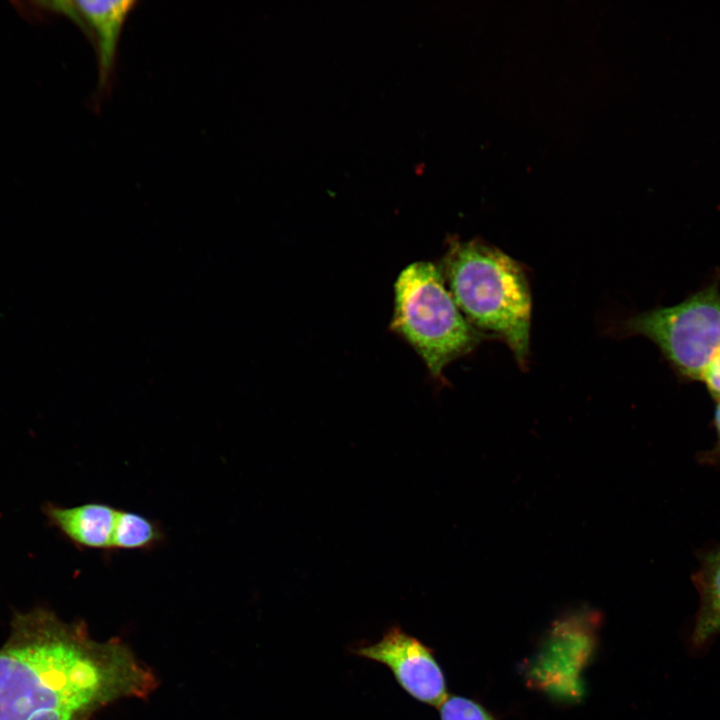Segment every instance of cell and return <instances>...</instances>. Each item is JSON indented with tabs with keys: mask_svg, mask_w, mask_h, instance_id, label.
Returning <instances> with one entry per match:
<instances>
[{
	"mask_svg": "<svg viewBox=\"0 0 720 720\" xmlns=\"http://www.w3.org/2000/svg\"><path fill=\"white\" fill-rule=\"evenodd\" d=\"M154 672L121 639L37 608L17 614L0 648V720H89L123 698L149 696Z\"/></svg>",
	"mask_w": 720,
	"mask_h": 720,
	"instance_id": "6da1fadb",
	"label": "cell"
},
{
	"mask_svg": "<svg viewBox=\"0 0 720 720\" xmlns=\"http://www.w3.org/2000/svg\"><path fill=\"white\" fill-rule=\"evenodd\" d=\"M444 278L466 320L478 331L502 339L519 365L527 362L531 296L521 266L479 241H452Z\"/></svg>",
	"mask_w": 720,
	"mask_h": 720,
	"instance_id": "7a4b0ae2",
	"label": "cell"
},
{
	"mask_svg": "<svg viewBox=\"0 0 720 720\" xmlns=\"http://www.w3.org/2000/svg\"><path fill=\"white\" fill-rule=\"evenodd\" d=\"M394 290L391 327L416 350L433 376L441 375L485 336L463 316L433 263L419 261L405 267Z\"/></svg>",
	"mask_w": 720,
	"mask_h": 720,
	"instance_id": "3957f363",
	"label": "cell"
},
{
	"mask_svg": "<svg viewBox=\"0 0 720 720\" xmlns=\"http://www.w3.org/2000/svg\"><path fill=\"white\" fill-rule=\"evenodd\" d=\"M623 329L650 339L677 375L700 381L720 350V290L711 283L678 304L629 318Z\"/></svg>",
	"mask_w": 720,
	"mask_h": 720,
	"instance_id": "277c9868",
	"label": "cell"
},
{
	"mask_svg": "<svg viewBox=\"0 0 720 720\" xmlns=\"http://www.w3.org/2000/svg\"><path fill=\"white\" fill-rule=\"evenodd\" d=\"M353 653L386 665L413 698L440 707L447 699L445 677L433 650L399 626L390 627L376 643Z\"/></svg>",
	"mask_w": 720,
	"mask_h": 720,
	"instance_id": "5b68a950",
	"label": "cell"
},
{
	"mask_svg": "<svg viewBox=\"0 0 720 720\" xmlns=\"http://www.w3.org/2000/svg\"><path fill=\"white\" fill-rule=\"evenodd\" d=\"M117 508L105 502H90L73 507L48 504L50 521L79 548L111 553Z\"/></svg>",
	"mask_w": 720,
	"mask_h": 720,
	"instance_id": "8992f818",
	"label": "cell"
},
{
	"mask_svg": "<svg viewBox=\"0 0 720 720\" xmlns=\"http://www.w3.org/2000/svg\"><path fill=\"white\" fill-rule=\"evenodd\" d=\"M134 5V1L127 0H78L58 3V9L72 16H81L95 33L101 87L105 88L109 81L121 31Z\"/></svg>",
	"mask_w": 720,
	"mask_h": 720,
	"instance_id": "52a82bcc",
	"label": "cell"
},
{
	"mask_svg": "<svg viewBox=\"0 0 720 720\" xmlns=\"http://www.w3.org/2000/svg\"><path fill=\"white\" fill-rule=\"evenodd\" d=\"M694 584L700 595V607L691 639L695 646H701L720 633V548L704 556Z\"/></svg>",
	"mask_w": 720,
	"mask_h": 720,
	"instance_id": "ba28073f",
	"label": "cell"
},
{
	"mask_svg": "<svg viewBox=\"0 0 720 720\" xmlns=\"http://www.w3.org/2000/svg\"><path fill=\"white\" fill-rule=\"evenodd\" d=\"M166 541L162 524L135 511L117 509L112 552H149L159 548Z\"/></svg>",
	"mask_w": 720,
	"mask_h": 720,
	"instance_id": "9c48e42d",
	"label": "cell"
},
{
	"mask_svg": "<svg viewBox=\"0 0 720 720\" xmlns=\"http://www.w3.org/2000/svg\"><path fill=\"white\" fill-rule=\"evenodd\" d=\"M439 708L441 720H494L482 705L459 695L447 697Z\"/></svg>",
	"mask_w": 720,
	"mask_h": 720,
	"instance_id": "30bf717a",
	"label": "cell"
},
{
	"mask_svg": "<svg viewBox=\"0 0 720 720\" xmlns=\"http://www.w3.org/2000/svg\"><path fill=\"white\" fill-rule=\"evenodd\" d=\"M711 397L720 400V350L705 369L701 380Z\"/></svg>",
	"mask_w": 720,
	"mask_h": 720,
	"instance_id": "8fae6325",
	"label": "cell"
},
{
	"mask_svg": "<svg viewBox=\"0 0 720 720\" xmlns=\"http://www.w3.org/2000/svg\"><path fill=\"white\" fill-rule=\"evenodd\" d=\"M713 425L717 436V446L715 451L720 454V400L716 401L714 409Z\"/></svg>",
	"mask_w": 720,
	"mask_h": 720,
	"instance_id": "7c38bea8",
	"label": "cell"
}]
</instances>
